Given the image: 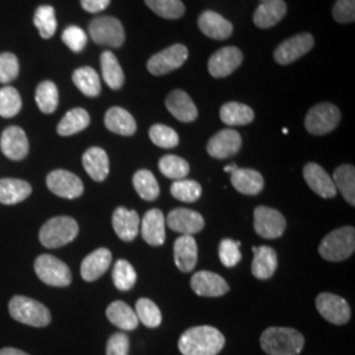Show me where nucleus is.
I'll list each match as a JSON object with an SVG mask.
<instances>
[{"label":"nucleus","instance_id":"36","mask_svg":"<svg viewBox=\"0 0 355 355\" xmlns=\"http://www.w3.org/2000/svg\"><path fill=\"white\" fill-rule=\"evenodd\" d=\"M89 125V112L83 108H74L64 114V119L60 121V124L57 127V132L60 136L67 137V136H73L76 133L85 130Z\"/></svg>","mask_w":355,"mask_h":355},{"label":"nucleus","instance_id":"15","mask_svg":"<svg viewBox=\"0 0 355 355\" xmlns=\"http://www.w3.org/2000/svg\"><path fill=\"white\" fill-rule=\"evenodd\" d=\"M243 55L239 48L225 46L209 58L208 70L214 78H225L234 73V70L242 64Z\"/></svg>","mask_w":355,"mask_h":355},{"label":"nucleus","instance_id":"38","mask_svg":"<svg viewBox=\"0 0 355 355\" xmlns=\"http://www.w3.org/2000/svg\"><path fill=\"white\" fill-rule=\"evenodd\" d=\"M133 187L139 193L141 199L146 202H153L159 195V186L152 171L149 170H139L133 175Z\"/></svg>","mask_w":355,"mask_h":355},{"label":"nucleus","instance_id":"17","mask_svg":"<svg viewBox=\"0 0 355 355\" xmlns=\"http://www.w3.org/2000/svg\"><path fill=\"white\" fill-rule=\"evenodd\" d=\"M191 288L196 295L205 297H218L229 291L227 280L211 271L193 274L191 278Z\"/></svg>","mask_w":355,"mask_h":355},{"label":"nucleus","instance_id":"1","mask_svg":"<svg viewBox=\"0 0 355 355\" xmlns=\"http://www.w3.org/2000/svg\"><path fill=\"white\" fill-rule=\"evenodd\" d=\"M224 346V334L208 325L193 327L186 330L178 343L182 355H217Z\"/></svg>","mask_w":355,"mask_h":355},{"label":"nucleus","instance_id":"13","mask_svg":"<svg viewBox=\"0 0 355 355\" xmlns=\"http://www.w3.org/2000/svg\"><path fill=\"white\" fill-rule=\"evenodd\" d=\"M46 184L54 195L64 199H76L85 191L83 183L79 177L67 170L51 171L46 178Z\"/></svg>","mask_w":355,"mask_h":355},{"label":"nucleus","instance_id":"31","mask_svg":"<svg viewBox=\"0 0 355 355\" xmlns=\"http://www.w3.org/2000/svg\"><path fill=\"white\" fill-rule=\"evenodd\" d=\"M32 192V186L21 179L6 178L0 179V203L6 205L20 203L26 200Z\"/></svg>","mask_w":355,"mask_h":355},{"label":"nucleus","instance_id":"22","mask_svg":"<svg viewBox=\"0 0 355 355\" xmlns=\"http://www.w3.org/2000/svg\"><path fill=\"white\" fill-rule=\"evenodd\" d=\"M166 108L182 123H192L198 119V108L189 94L175 89L166 98Z\"/></svg>","mask_w":355,"mask_h":355},{"label":"nucleus","instance_id":"3","mask_svg":"<svg viewBox=\"0 0 355 355\" xmlns=\"http://www.w3.org/2000/svg\"><path fill=\"white\" fill-rule=\"evenodd\" d=\"M355 250V229L343 227L327 234L318 246L320 255L330 261L340 262L350 258Z\"/></svg>","mask_w":355,"mask_h":355},{"label":"nucleus","instance_id":"20","mask_svg":"<svg viewBox=\"0 0 355 355\" xmlns=\"http://www.w3.org/2000/svg\"><path fill=\"white\" fill-rule=\"evenodd\" d=\"M112 225L117 237L124 242H132L140 230V216L136 211L119 207L112 216Z\"/></svg>","mask_w":355,"mask_h":355},{"label":"nucleus","instance_id":"56","mask_svg":"<svg viewBox=\"0 0 355 355\" xmlns=\"http://www.w3.org/2000/svg\"><path fill=\"white\" fill-rule=\"evenodd\" d=\"M262 1H266V0H262Z\"/></svg>","mask_w":355,"mask_h":355},{"label":"nucleus","instance_id":"49","mask_svg":"<svg viewBox=\"0 0 355 355\" xmlns=\"http://www.w3.org/2000/svg\"><path fill=\"white\" fill-rule=\"evenodd\" d=\"M62 41L64 45L76 53L83 51L87 45V35L79 26H67L62 33Z\"/></svg>","mask_w":355,"mask_h":355},{"label":"nucleus","instance_id":"46","mask_svg":"<svg viewBox=\"0 0 355 355\" xmlns=\"http://www.w3.org/2000/svg\"><path fill=\"white\" fill-rule=\"evenodd\" d=\"M23 107L20 94L11 86L0 89V116L10 119L20 112Z\"/></svg>","mask_w":355,"mask_h":355},{"label":"nucleus","instance_id":"47","mask_svg":"<svg viewBox=\"0 0 355 355\" xmlns=\"http://www.w3.org/2000/svg\"><path fill=\"white\" fill-rule=\"evenodd\" d=\"M150 140L154 145L164 148V149H173L179 144V136L173 128L167 127L164 124H155L149 130Z\"/></svg>","mask_w":355,"mask_h":355},{"label":"nucleus","instance_id":"16","mask_svg":"<svg viewBox=\"0 0 355 355\" xmlns=\"http://www.w3.org/2000/svg\"><path fill=\"white\" fill-rule=\"evenodd\" d=\"M166 224L171 230L182 233V236H192L195 233H199L205 225L203 216L196 211L186 208L173 209L167 216Z\"/></svg>","mask_w":355,"mask_h":355},{"label":"nucleus","instance_id":"24","mask_svg":"<svg viewBox=\"0 0 355 355\" xmlns=\"http://www.w3.org/2000/svg\"><path fill=\"white\" fill-rule=\"evenodd\" d=\"M112 262V254L105 249L101 248L95 252L89 254L82 265H80V275L86 282H94L99 279L103 274L108 270Z\"/></svg>","mask_w":355,"mask_h":355},{"label":"nucleus","instance_id":"12","mask_svg":"<svg viewBox=\"0 0 355 355\" xmlns=\"http://www.w3.org/2000/svg\"><path fill=\"white\" fill-rule=\"evenodd\" d=\"M315 45V38L309 33H300L283 41L274 51V58L279 64H292L303 57Z\"/></svg>","mask_w":355,"mask_h":355},{"label":"nucleus","instance_id":"41","mask_svg":"<svg viewBox=\"0 0 355 355\" xmlns=\"http://www.w3.org/2000/svg\"><path fill=\"white\" fill-rule=\"evenodd\" d=\"M171 195L184 203H195L202 196V186L192 179H180L171 184Z\"/></svg>","mask_w":355,"mask_h":355},{"label":"nucleus","instance_id":"10","mask_svg":"<svg viewBox=\"0 0 355 355\" xmlns=\"http://www.w3.org/2000/svg\"><path fill=\"white\" fill-rule=\"evenodd\" d=\"M187 58L189 49L182 44H175L154 54L148 61V70L153 76H166L183 66Z\"/></svg>","mask_w":355,"mask_h":355},{"label":"nucleus","instance_id":"6","mask_svg":"<svg viewBox=\"0 0 355 355\" xmlns=\"http://www.w3.org/2000/svg\"><path fill=\"white\" fill-rule=\"evenodd\" d=\"M341 121L340 110L331 103H320L305 116V129L315 136H324L334 130Z\"/></svg>","mask_w":355,"mask_h":355},{"label":"nucleus","instance_id":"35","mask_svg":"<svg viewBox=\"0 0 355 355\" xmlns=\"http://www.w3.org/2000/svg\"><path fill=\"white\" fill-rule=\"evenodd\" d=\"M333 183L336 189L343 193V199L355 205V168L354 166L343 165L337 167L333 174Z\"/></svg>","mask_w":355,"mask_h":355},{"label":"nucleus","instance_id":"8","mask_svg":"<svg viewBox=\"0 0 355 355\" xmlns=\"http://www.w3.org/2000/svg\"><path fill=\"white\" fill-rule=\"evenodd\" d=\"M35 271L38 278L53 287H66L71 283V271L61 259L42 254L35 262Z\"/></svg>","mask_w":355,"mask_h":355},{"label":"nucleus","instance_id":"7","mask_svg":"<svg viewBox=\"0 0 355 355\" xmlns=\"http://www.w3.org/2000/svg\"><path fill=\"white\" fill-rule=\"evenodd\" d=\"M89 36L98 44L111 48H120L125 41L123 24L112 16L94 19L89 26Z\"/></svg>","mask_w":355,"mask_h":355},{"label":"nucleus","instance_id":"33","mask_svg":"<svg viewBox=\"0 0 355 355\" xmlns=\"http://www.w3.org/2000/svg\"><path fill=\"white\" fill-rule=\"evenodd\" d=\"M220 119L229 127L246 125L254 120V111L246 104L237 102H229L224 104L220 110Z\"/></svg>","mask_w":355,"mask_h":355},{"label":"nucleus","instance_id":"32","mask_svg":"<svg viewBox=\"0 0 355 355\" xmlns=\"http://www.w3.org/2000/svg\"><path fill=\"white\" fill-rule=\"evenodd\" d=\"M105 313L108 320L120 329L135 330L139 327V318L135 309H132L124 302L117 300L108 305Z\"/></svg>","mask_w":355,"mask_h":355},{"label":"nucleus","instance_id":"53","mask_svg":"<svg viewBox=\"0 0 355 355\" xmlns=\"http://www.w3.org/2000/svg\"><path fill=\"white\" fill-rule=\"evenodd\" d=\"M111 0H80V6L85 11L98 13L104 11L110 6Z\"/></svg>","mask_w":355,"mask_h":355},{"label":"nucleus","instance_id":"5","mask_svg":"<svg viewBox=\"0 0 355 355\" xmlns=\"http://www.w3.org/2000/svg\"><path fill=\"white\" fill-rule=\"evenodd\" d=\"M10 315L16 321L35 328H44L49 325L51 315L49 309L37 300L26 296H15L8 305Z\"/></svg>","mask_w":355,"mask_h":355},{"label":"nucleus","instance_id":"51","mask_svg":"<svg viewBox=\"0 0 355 355\" xmlns=\"http://www.w3.org/2000/svg\"><path fill=\"white\" fill-rule=\"evenodd\" d=\"M333 17L337 23H354L355 0H337L333 7Z\"/></svg>","mask_w":355,"mask_h":355},{"label":"nucleus","instance_id":"50","mask_svg":"<svg viewBox=\"0 0 355 355\" xmlns=\"http://www.w3.org/2000/svg\"><path fill=\"white\" fill-rule=\"evenodd\" d=\"M19 60L12 53L0 54V83H10L19 76Z\"/></svg>","mask_w":355,"mask_h":355},{"label":"nucleus","instance_id":"19","mask_svg":"<svg viewBox=\"0 0 355 355\" xmlns=\"http://www.w3.org/2000/svg\"><path fill=\"white\" fill-rule=\"evenodd\" d=\"M305 183L311 187V190L318 196L324 199H331L337 195V189L333 183V179L329 177V174L318 164H306L303 170Z\"/></svg>","mask_w":355,"mask_h":355},{"label":"nucleus","instance_id":"45","mask_svg":"<svg viewBox=\"0 0 355 355\" xmlns=\"http://www.w3.org/2000/svg\"><path fill=\"white\" fill-rule=\"evenodd\" d=\"M136 315L139 321H141L148 328H158L162 322V313L157 304L146 297H142L136 303Z\"/></svg>","mask_w":355,"mask_h":355},{"label":"nucleus","instance_id":"48","mask_svg":"<svg viewBox=\"0 0 355 355\" xmlns=\"http://www.w3.org/2000/svg\"><path fill=\"white\" fill-rule=\"evenodd\" d=\"M240 246H241V242L233 241L230 239H225L220 242L218 255H220V261L223 262L224 266L234 267L236 265H239V262L242 259Z\"/></svg>","mask_w":355,"mask_h":355},{"label":"nucleus","instance_id":"29","mask_svg":"<svg viewBox=\"0 0 355 355\" xmlns=\"http://www.w3.org/2000/svg\"><path fill=\"white\" fill-rule=\"evenodd\" d=\"M83 167L89 177L96 182H103L110 174V159L108 154L102 148H89L82 158Z\"/></svg>","mask_w":355,"mask_h":355},{"label":"nucleus","instance_id":"26","mask_svg":"<svg viewBox=\"0 0 355 355\" xmlns=\"http://www.w3.org/2000/svg\"><path fill=\"white\" fill-rule=\"evenodd\" d=\"M287 13V6L284 0H266L262 1L254 12V24L267 29L277 26Z\"/></svg>","mask_w":355,"mask_h":355},{"label":"nucleus","instance_id":"4","mask_svg":"<svg viewBox=\"0 0 355 355\" xmlns=\"http://www.w3.org/2000/svg\"><path fill=\"white\" fill-rule=\"evenodd\" d=\"M79 232L78 223L69 216H57L48 220L40 230V242L48 248L55 249L74 241Z\"/></svg>","mask_w":355,"mask_h":355},{"label":"nucleus","instance_id":"52","mask_svg":"<svg viewBox=\"0 0 355 355\" xmlns=\"http://www.w3.org/2000/svg\"><path fill=\"white\" fill-rule=\"evenodd\" d=\"M107 355H128L129 337L125 333H114L107 343Z\"/></svg>","mask_w":355,"mask_h":355},{"label":"nucleus","instance_id":"14","mask_svg":"<svg viewBox=\"0 0 355 355\" xmlns=\"http://www.w3.org/2000/svg\"><path fill=\"white\" fill-rule=\"evenodd\" d=\"M241 146V135L234 129H224L208 141L207 152L216 159H225L236 155Z\"/></svg>","mask_w":355,"mask_h":355},{"label":"nucleus","instance_id":"54","mask_svg":"<svg viewBox=\"0 0 355 355\" xmlns=\"http://www.w3.org/2000/svg\"><path fill=\"white\" fill-rule=\"evenodd\" d=\"M0 355H29L24 353L23 350L15 349V347H4L0 350Z\"/></svg>","mask_w":355,"mask_h":355},{"label":"nucleus","instance_id":"11","mask_svg":"<svg viewBox=\"0 0 355 355\" xmlns=\"http://www.w3.org/2000/svg\"><path fill=\"white\" fill-rule=\"evenodd\" d=\"M316 308L322 318L334 325L346 324L352 316L350 305L347 304V302L341 296L329 292L318 295L316 297Z\"/></svg>","mask_w":355,"mask_h":355},{"label":"nucleus","instance_id":"30","mask_svg":"<svg viewBox=\"0 0 355 355\" xmlns=\"http://www.w3.org/2000/svg\"><path fill=\"white\" fill-rule=\"evenodd\" d=\"M230 182L233 187L243 195H257L265 186L262 174L252 168H237L230 174Z\"/></svg>","mask_w":355,"mask_h":355},{"label":"nucleus","instance_id":"2","mask_svg":"<svg viewBox=\"0 0 355 355\" xmlns=\"http://www.w3.org/2000/svg\"><path fill=\"white\" fill-rule=\"evenodd\" d=\"M304 343V336L292 328L271 327L261 336V347L268 355H299Z\"/></svg>","mask_w":355,"mask_h":355},{"label":"nucleus","instance_id":"18","mask_svg":"<svg viewBox=\"0 0 355 355\" xmlns=\"http://www.w3.org/2000/svg\"><path fill=\"white\" fill-rule=\"evenodd\" d=\"M0 149L7 158L12 161L26 158L29 152V142L26 132L19 127L7 128L0 139Z\"/></svg>","mask_w":355,"mask_h":355},{"label":"nucleus","instance_id":"34","mask_svg":"<svg viewBox=\"0 0 355 355\" xmlns=\"http://www.w3.org/2000/svg\"><path fill=\"white\" fill-rule=\"evenodd\" d=\"M103 79L112 89H120L125 82V76L112 51H104L101 57Z\"/></svg>","mask_w":355,"mask_h":355},{"label":"nucleus","instance_id":"39","mask_svg":"<svg viewBox=\"0 0 355 355\" xmlns=\"http://www.w3.org/2000/svg\"><path fill=\"white\" fill-rule=\"evenodd\" d=\"M58 89L53 82L45 80L38 85L36 89V103L41 112L53 114L58 107Z\"/></svg>","mask_w":355,"mask_h":355},{"label":"nucleus","instance_id":"37","mask_svg":"<svg viewBox=\"0 0 355 355\" xmlns=\"http://www.w3.org/2000/svg\"><path fill=\"white\" fill-rule=\"evenodd\" d=\"M73 82L76 89L89 98L98 96L102 91L101 78L92 67L85 66V67L76 69L73 74Z\"/></svg>","mask_w":355,"mask_h":355},{"label":"nucleus","instance_id":"28","mask_svg":"<svg viewBox=\"0 0 355 355\" xmlns=\"http://www.w3.org/2000/svg\"><path fill=\"white\" fill-rule=\"evenodd\" d=\"M104 124L108 130L120 136H133L137 130L135 117L121 107L110 108L104 117Z\"/></svg>","mask_w":355,"mask_h":355},{"label":"nucleus","instance_id":"9","mask_svg":"<svg viewBox=\"0 0 355 355\" xmlns=\"http://www.w3.org/2000/svg\"><path fill=\"white\" fill-rule=\"evenodd\" d=\"M286 225V218L279 211L266 205H259L254 209V229L259 237L266 240L279 239Z\"/></svg>","mask_w":355,"mask_h":355},{"label":"nucleus","instance_id":"25","mask_svg":"<svg viewBox=\"0 0 355 355\" xmlns=\"http://www.w3.org/2000/svg\"><path fill=\"white\" fill-rule=\"evenodd\" d=\"M252 272L257 279H270L278 267L277 252L270 246H254Z\"/></svg>","mask_w":355,"mask_h":355},{"label":"nucleus","instance_id":"27","mask_svg":"<svg viewBox=\"0 0 355 355\" xmlns=\"http://www.w3.org/2000/svg\"><path fill=\"white\" fill-rule=\"evenodd\" d=\"M174 261L182 272H191L198 262V245L192 236H180L174 243Z\"/></svg>","mask_w":355,"mask_h":355},{"label":"nucleus","instance_id":"42","mask_svg":"<svg viewBox=\"0 0 355 355\" xmlns=\"http://www.w3.org/2000/svg\"><path fill=\"white\" fill-rule=\"evenodd\" d=\"M153 12L167 20L180 19L184 12V4L180 0H145Z\"/></svg>","mask_w":355,"mask_h":355},{"label":"nucleus","instance_id":"55","mask_svg":"<svg viewBox=\"0 0 355 355\" xmlns=\"http://www.w3.org/2000/svg\"><path fill=\"white\" fill-rule=\"evenodd\" d=\"M239 167H237V165H234V164H232V165H228L224 170L227 171V173H229V174H232L233 171H236Z\"/></svg>","mask_w":355,"mask_h":355},{"label":"nucleus","instance_id":"21","mask_svg":"<svg viewBox=\"0 0 355 355\" xmlns=\"http://www.w3.org/2000/svg\"><path fill=\"white\" fill-rule=\"evenodd\" d=\"M165 216L159 209L148 211L141 221V236L146 243L161 246L165 243Z\"/></svg>","mask_w":355,"mask_h":355},{"label":"nucleus","instance_id":"40","mask_svg":"<svg viewBox=\"0 0 355 355\" xmlns=\"http://www.w3.org/2000/svg\"><path fill=\"white\" fill-rule=\"evenodd\" d=\"M158 167H159V171L165 177L174 179V180L184 179L190 173L189 162L178 155H173V154L164 155L158 162Z\"/></svg>","mask_w":355,"mask_h":355},{"label":"nucleus","instance_id":"44","mask_svg":"<svg viewBox=\"0 0 355 355\" xmlns=\"http://www.w3.org/2000/svg\"><path fill=\"white\" fill-rule=\"evenodd\" d=\"M33 23L38 29V33L42 38H51L57 31L55 11L51 6H41L36 10Z\"/></svg>","mask_w":355,"mask_h":355},{"label":"nucleus","instance_id":"23","mask_svg":"<svg viewBox=\"0 0 355 355\" xmlns=\"http://www.w3.org/2000/svg\"><path fill=\"white\" fill-rule=\"evenodd\" d=\"M199 29L203 32L207 37L214 40H227L233 33L232 23L223 17L220 13L214 11H205L199 16L198 20Z\"/></svg>","mask_w":355,"mask_h":355},{"label":"nucleus","instance_id":"43","mask_svg":"<svg viewBox=\"0 0 355 355\" xmlns=\"http://www.w3.org/2000/svg\"><path fill=\"white\" fill-rule=\"evenodd\" d=\"M112 279L117 290L129 291L136 284L137 274H136V270L128 261L119 259L114 266Z\"/></svg>","mask_w":355,"mask_h":355}]
</instances>
